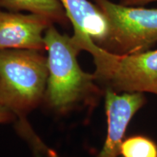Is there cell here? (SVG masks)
<instances>
[{
	"instance_id": "1",
	"label": "cell",
	"mask_w": 157,
	"mask_h": 157,
	"mask_svg": "<svg viewBox=\"0 0 157 157\" xmlns=\"http://www.w3.org/2000/svg\"><path fill=\"white\" fill-rule=\"evenodd\" d=\"M48 50V78L44 102L58 112H66L79 103H94L104 90L95 75L84 72L77 61L81 51L71 37L63 35L53 26L44 34Z\"/></svg>"
},
{
	"instance_id": "2",
	"label": "cell",
	"mask_w": 157,
	"mask_h": 157,
	"mask_svg": "<svg viewBox=\"0 0 157 157\" xmlns=\"http://www.w3.org/2000/svg\"><path fill=\"white\" fill-rule=\"evenodd\" d=\"M48 58L34 50H0V103L23 116L44 101Z\"/></svg>"
},
{
	"instance_id": "3",
	"label": "cell",
	"mask_w": 157,
	"mask_h": 157,
	"mask_svg": "<svg viewBox=\"0 0 157 157\" xmlns=\"http://www.w3.org/2000/svg\"><path fill=\"white\" fill-rule=\"evenodd\" d=\"M91 55L95 80L104 90L157 95V49L117 55L97 46Z\"/></svg>"
},
{
	"instance_id": "4",
	"label": "cell",
	"mask_w": 157,
	"mask_h": 157,
	"mask_svg": "<svg viewBox=\"0 0 157 157\" xmlns=\"http://www.w3.org/2000/svg\"><path fill=\"white\" fill-rule=\"evenodd\" d=\"M106 17L109 32L104 50L134 54L157 44V8L127 6L110 0H94Z\"/></svg>"
},
{
	"instance_id": "5",
	"label": "cell",
	"mask_w": 157,
	"mask_h": 157,
	"mask_svg": "<svg viewBox=\"0 0 157 157\" xmlns=\"http://www.w3.org/2000/svg\"><path fill=\"white\" fill-rule=\"evenodd\" d=\"M107 116V136L98 157H118L120 147L131 119L146 103L143 93H116L104 90Z\"/></svg>"
},
{
	"instance_id": "6",
	"label": "cell",
	"mask_w": 157,
	"mask_h": 157,
	"mask_svg": "<svg viewBox=\"0 0 157 157\" xmlns=\"http://www.w3.org/2000/svg\"><path fill=\"white\" fill-rule=\"evenodd\" d=\"M74 28L72 40L89 53L98 45L103 48L109 32L107 19L101 9L88 0H58Z\"/></svg>"
},
{
	"instance_id": "7",
	"label": "cell",
	"mask_w": 157,
	"mask_h": 157,
	"mask_svg": "<svg viewBox=\"0 0 157 157\" xmlns=\"http://www.w3.org/2000/svg\"><path fill=\"white\" fill-rule=\"evenodd\" d=\"M51 21L36 14L0 12V50L45 49L44 34Z\"/></svg>"
},
{
	"instance_id": "8",
	"label": "cell",
	"mask_w": 157,
	"mask_h": 157,
	"mask_svg": "<svg viewBox=\"0 0 157 157\" xmlns=\"http://www.w3.org/2000/svg\"><path fill=\"white\" fill-rule=\"evenodd\" d=\"M0 6L15 11L25 10L52 21H61L66 16L58 0H0Z\"/></svg>"
},
{
	"instance_id": "9",
	"label": "cell",
	"mask_w": 157,
	"mask_h": 157,
	"mask_svg": "<svg viewBox=\"0 0 157 157\" xmlns=\"http://www.w3.org/2000/svg\"><path fill=\"white\" fill-rule=\"evenodd\" d=\"M120 155L123 157H157V144L146 136L135 135L123 140Z\"/></svg>"
},
{
	"instance_id": "10",
	"label": "cell",
	"mask_w": 157,
	"mask_h": 157,
	"mask_svg": "<svg viewBox=\"0 0 157 157\" xmlns=\"http://www.w3.org/2000/svg\"><path fill=\"white\" fill-rule=\"evenodd\" d=\"M14 118V113L0 103V124L9 122Z\"/></svg>"
},
{
	"instance_id": "11",
	"label": "cell",
	"mask_w": 157,
	"mask_h": 157,
	"mask_svg": "<svg viewBox=\"0 0 157 157\" xmlns=\"http://www.w3.org/2000/svg\"><path fill=\"white\" fill-rule=\"evenodd\" d=\"M156 2L157 0H121V4L127 6H145Z\"/></svg>"
}]
</instances>
